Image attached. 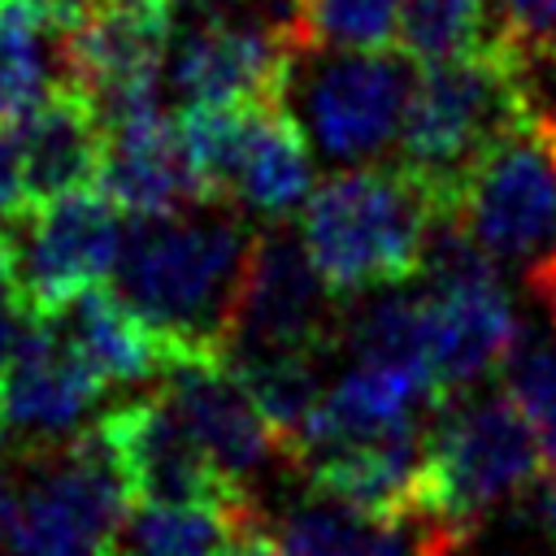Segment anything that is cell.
Instances as JSON below:
<instances>
[{"label": "cell", "mask_w": 556, "mask_h": 556, "mask_svg": "<svg viewBox=\"0 0 556 556\" xmlns=\"http://www.w3.org/2000/svg\"><path fill=\"white\" fill-rule=\"evenodd\" d=\"M126 217L113 291L178 361H226L256 230L239 217Z\"/></svg>", "instance_id": "obj_1"}, {"label": "cell", "mask_w": 556, "mask_h": 556, "mask_svg": "<svg viewBox=\"0 0 556 556\" xmlns=\"http://www.w3.org/2000/svg\"><path fill=\"white\" fill-rule=\"evenodd\" d=\"M439 217L434 191L408 165H348L317 182L300 213V243L334 300L421 274Z\"/></svg>", "instance_id": "obj_2"}, {"label": "cell", "mask_w": 556, "mask_h": 556, "mask_svg": "<svg viewBox=\"0 0 556 556\" xmlns=\"http://www.w3.org/2000/svg\"><path fill=\"white\" fill-rule=\"evenodd\" d=\"M530 126L513 70L508 43L491 52H460L417 65L413 96L400 126V165H408L447 213L460 178L504 135Z\"/></svg>", "instance_id": "obj_3"}, {"label": "cell", "mask_w": 556, "mask_h": 556, "mask_svg": "<svg viewBox=\"0 0 556 556\" xmlns=\"http://www.w3.org/2000/svg\"><path fill=\"white\" fill-rule=\"evenodd\" d=\"M539 465L534 430L508 391L456 395L426 430L413 513H426L469 539L500 500L539 478Z\"/></svg>", "instance_id": "obj_4"}, {"label": "cell", "mask_w": 556, "mask_h": 556, "mask_svg": "<svg viewBox=\"0 0 556 556\" xmlns=\"http://www.w3.org/2000/svg\"><path fill=\"white\" fill-rule=\"evenodd\" d=\"M417 65L404 52H300L287 104L339 165H369L400 143Z\"/></svg>", "instance_id": "obj_5"}, {"label": "cell", "mask_w": 556, "mask_h": 556, "mask_svg": "<svg viewBox=\"0 0 556 556\" xmlns=\"http://www.w3.org/2000/svg\"><path fill=\"white\" fill-rule=\"evenodd\" d=\"M17 248V287L35 317L65 313L78 295L113 278L126 239V213L100 191L78 187L35 204L9 226Z\"/></svg>", "instance_id": "obj_6"}, {"label": "cell", "mask_w": 556, "mask_h": 556, "mask_svg": "<svg viewBox=\"0 0 556 556\" xmlns=\"http://www.w3.org/2000/svg\"><path fill=\"white\" fill-rule=\"evenodd\" d=\"M96 439L104 443L130 508L152 504H243L248 491L222 473V465L204 452V443L191 434V426L178 417L165 391L126 400L104 408L91 421Z\"/></svg>", "instance_id": "obj_7"}, {"label": "cell", "mask_w": 556, "mask_h": 556, "mask_svg": "<svg viewBox=\"0 0 556 556\" xmlns=\"http://www.w3.org/2000/svg\"><path fill=\"white\" fill-rule=\"evenodd\" d=\"M447 217H456L495 261H539L556 248V156L534 126L504 135L460 178Z\"/></svg>", "instance_id": "obj_8"}, {"label": "cell", "mask_w": 556, "mask_h": 556, "mask_svg": "<svg viewBox=\"0 0 556 556\" xmlns=\"http://www.w3.org/2000/svg\"><path fill=\"white\" fill-rule=\"evenodd\" d=\"M104 382L74 352L56 317H35L0 365V443L48 460L87 430Z\"/></svg>", "instance_id": "obj_9"}, {"label": "cell", "mask_w": 556, "mask_h": 556, "mask_svg": "<svg viewBox=\"0 0 556 556\" xmlns=\"http://www.w3.org/2000/svg\"><path fill=\"white\" fill-rule=\"evenodd\" d=\"M300 43L269 17L191 22L169 48V87L182 104H287Z\"/></svg>", "instance_id": "obj_10"}, {"label": "cell", "mask_w": 556, "mask_h": 556, "mask_svg": "<svg viewBox=\"0 0 556 556\" xmlns=\"http://www.w3.org/2000/svg\"><path fill=\"white\" fill-rule=\"evenodd\" d=\"M174 0H96L91 13L65 35V70L100 104L104 122L156 104L174 48Z\"/></svg>", "instance_id": "obj_11"}, {"label": "cell", "mask_w": 556, "mask_h": 556, "mask_svg": "<svg viewBox=\"0 0 556 556\" xmlns=\"http://www.w3.org/2000/svg\"><path fill=\"white\" fill-rule=\"evenodd\" d=\"M343 304L330 295L313 269L304 243L287 230H256L230 356H274V352H330L334 317ZM226 356V361H230Z\"/></svg>", "instance_id": "obj_12"}, {"label": "cell", "mask_w": 556, "mask_h": 556, "mask_svg": "<svg viewBox=\"0 0 556 556\" xmlns=\"http://www.w3.org/2000/svg\"><path fill=\"white\" fill-rule=\"evenodd\" d=\"M96 187L126 217H165V213L204 208L178 135V117H165L156 104L130 109L109 122Z\"/></svg>", "instance_id": "obj_13"}, {"label": "cell", "mask_w": 556, "mask_h": 556, "mask_svg": "<svg viewBox=\"0 0 556 556\" xmlns=\"http://www.w3.org/2000/svg\"><path fill=\"white\" fill-rule=\"evenodd\" d=\"M169 404L204 443V452L230 473L239 486L261 473L269 460H287L269 421L261 417L248 382L230 361H178L169 374Z\"/></svg>", "instance_id": "obj_14"}, {"label": "cell", "mask_w": 556, "mask_h": 556, "mask_svg": "<svg viewBox=\"0 0 556 556\" xmlns=\"http://www.w3.org/2000/svg\"><path fill=\"white\" fill-rule=\"evenodd\" d=\"M104 135H109V122L100 104L74 78L56 83L48 100L26 122H17L22 182H26L30 208L65 191L96 187L100 161H104Z\"/></svg>", "instance_id": "obj_15"}, {"label": "cell", "mask_w": 556, "mask_h": 556, "mask_svg": "<svg viewBox=\"0 0 556 556\" xmlns=\"http://www.w3.org/2000/svg\"><path fill=\"white\" fill-rule=\"evenodd\" d=\"M308 191H313V156L295 109L252 104L230 169L226 204L252 208L261 217H287L291 208H304Z\"/></svg>", "instance_id": "obj_16"}, {"label": "cell", "mask_w": 556, "mask_h": 556, "mask_svg": "<svg viewBox=\"0 0 556 556\" xmlns=\"http://www.w3.org/2000/svg\"><path fill=\"white\" fill-rule=\"evenodd\" d=\"M56 326L74 343V352L87 361V369L109 387H139L152 378H165L174 369L169 343L109 287H91L78 295L65 313H56Z\"/></svg>", "instance_id": "obj_17"}, {"label": "cell", "mask_w": 556, "mask_h": 556, "mask_svg": "<svg viewBox=\"0 0 556 556\" xmlns=\"http://www.w3.org/2000/svg\"><path fill=\"white\" fill-rule=\"evenodd\" d=\"M65 78V35L35 0H0V126L26 122Z\"/></svg>", "instance_id": "obj_18"}, {"label": "cell", "mask_w": 556, "mask_h": 556, "mask_svg": "<svg viewBox=\"0 0 556 556\" xmlns=\"http://www.w3.org/2000/svg\"><path fill=\"white\" fill-rule=\"evenodd\" d=\"M395 43L417 65L508 43L500 0H404Z\"/></svg>", "instance_id": "obj_19"}, {"label": "cell", "mask_w": 556, "mask_h": 556, "mask_svg": "<svg viewBox=\"0 0 556 556\" xmlns=\"http://www.w3.org/2000/svg\"><path fill=\"white\" fill-rule=\"evenodd\" d=\"M404 0H300L291 35L304 52H382L395 43Z\"/></svg>", "instance_id": "obj_20"}, {"label": "cell", "mask_w": 556, "mask_h": 556, "mask_svg": "<svg viewBox=\"0 0 556 556\" xmlns=\"http://www.w3.org/2000/svg\"><path fill=\"white\" fill-rule=\"evenodd\" d=\"M230 508H217V504H152V508H135V521H130V539L139 547L135 556H213Z\"/></svg>", "instance_id": "obj_21"}, {"label": "cell", "mask_w": 556, "mask_h": 556, "mask_svg": "<svg viewBox=\"0 0 556 556\" xmlns=\"http://www.w3.org/2000/svg\"><path fill=\"white\" fill-rule=\"evenodd\" d=\"M500 374L504 391L534 430L543 469H556V343H517Z\"/></svg>", "instance_id": "obj_22"}, {"label": "cell", "mask_w": 556, "mask_h": 556, "mask_svg": "<svg viewBox=\"0 0 556 556\" xmlns=\"http://www.w3.org/2000/svg\"><path fill=\"white\" fill-rule=\"evenodd\" d=\"M213 556H291V547H287L282 530H274L265 521V513L252 508V500H243L226 513V530H222Z\"/></svg>", "instance_id": "obj_23"}, {"label": "cell", "mask_w": 556, "mask_h": 556, "mask_svg": "<svg viewBox=\"0 0 556 556\" xmlns=\"http://www.w3.org/2000/svg\"><path fill=\"white\" fill-rule=\"evenodd\" d=\"M508 43L556 52V0H500Z\"/></svg>", "instance_id": "obj_24"}, {"label": "cell", "mask_w": 556, "mask_h": 556, "mask_svg": "<svg viewBox=\"0 0 556 556\" xmlns=\"http://www.w3.org/2000/svg\"><path fill=\"white\" fill-rule=\"evenodd\" d=\"M26 213H30V200H26V182H22L17 126H0V230H9Z\"/></svg>", "instance_id": "obj_25"}, {"label": "cell", "mask_w": 556, "mask_h": 556, "mask_svg": "<svg viewBox=\"0 0 556 556\" xmlns=\"http://www.w3.org/2000/svg\"><path fill=\"white\" fill-rule=\"evenodd\" d=\"M530 513L547 534H556V469H543V478L530 486Z\"/></svg>", "instance_id": "obj_26"}, {"label": "cell", "mask_w": 556, "mask_h": 556, "mask_svg": "<svg viewBox=\"0 0 556 556\" xmlns=\"http://www.w3.org/2000/svg\"><path fill=\"white\" fill-rule=\"evenodd\" d=\"M526 282H530V291L552 308V321H556V248H552V252H543L539 261H530Z\"/></svg>", "instance_id": "obj_27"}, {"label": "cell", "mask_w": 556, "mask_h": 556, "mask_svg": "<svg viewBox=\"0 0 556 556\" xmlns=\"http://www.w3.org/2000/svg\"><path fill=\"white\" fill-rule=\"evenodd\" d=\"M0 295H22V287H17V248H13L9 230H0Z\"/></svg>", "instance_id": "obj_28"}, {"label": "cell", "mask_w": 556, "mask_h": 556, "mask_svg": "<svg viewBox=\"0 0 556 556\" xmlns=\"http://www.w3.org/2000/svg\"><path fill=\"white\" fill-rule=\"evenodd\" d=\"M17 504H22V495H17V486H13V478L0 469V547L9 543V530H13V517H17Z\"/></svg>", "instance_id": "obj_29"}, {"label": "cell", "mask_w": 556, "mask_h": 556, "mask_svg": "<svg viewBox=\"0 0 556 556\" xmlns=\"http://www.w3.org/2000/svg\"><path fill=\"white\" fill-rule=\"evenodd\" d=\"M543 143H547V148H552V156H556V135H552V139H543Z\"/></svg>", "instance_id": "obj_30"}]
</instances>
